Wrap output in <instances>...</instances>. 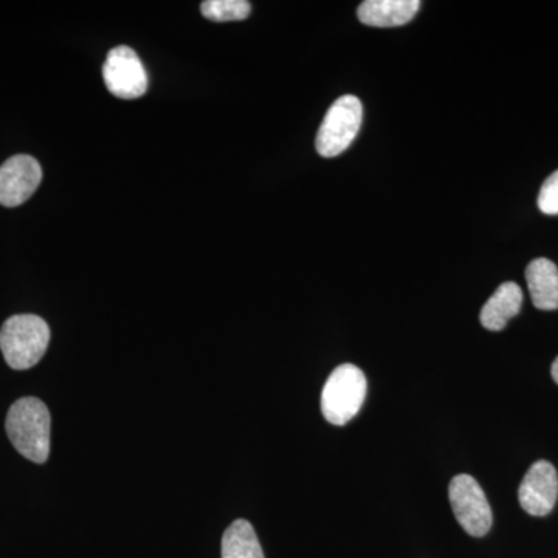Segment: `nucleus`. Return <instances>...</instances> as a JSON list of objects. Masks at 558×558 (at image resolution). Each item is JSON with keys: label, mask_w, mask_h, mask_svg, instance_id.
<instances>
[{"label": "nucleus", "mask_w": 558, "mask_h": 558, "mask_svg": "<svg viewBox=\"0 0 558 558\" xmlns=\"http://www.w3.org/2000/svg\"><path fill=\"white\" fill-rule=\"evenodd\" d=\"M50 424L46 403L24 398L14 402L7 414V435L22 457L44 464L50 454Z\"/></svg>", "instance_id": "1"}, {"label": "nucleus", "mask_w": 558, "mask_h": 558, "mask_svg": "<svg viewBox=\"0 0 558 558\" xmlns=\"http://www.w3.org/2000/svg\"><path fill=\"white\" fill-rule=\"evenodd\" d=\"M50 343V328L38 315H14L0 329V349L10 368L38 365Z\"/></svg>", "instance_id": "2"}, {"label": "nucleus", "mask_w": 558, "mask_h": 558, "mask_svg": "<svg viewBox=\"0 0 558 558\" xmlns=\"http://www.w3.org/2000/svg\"><path fill=\"white\" fill-rule=\"evenodd\" d=\"M366 381L363 371L344 363L332 371L322 391V413L329 424L347 425L362 409L366 398Z\"/></svg>", "instance_id": "3"}, {"label": "nucleus", "mask_w": 558, "mask_h": 558, "mask_svg": "<svg viewBox=\"0 0 558 558\" xmlns=\"http://www.w3.org/2000/svg\"><path fill=\"white\" fill-rule=\"evenodd\" d=\"M363 106L354 95H344L330 106L319 126L317 150L323 157H337L357 137L362 126Z\"/></svg>", "instance_id": "4"}, {"label": "nucleus", "mask_w": 558, "mask_h": 558, "mask_svg": "<svg viewBox=\"0 0 558 558\" xmlns=\"http://www.w3.org/2000/svg\"><path fill=\"white\" fill-rule=\"evenodd\" d=\"M450 502L454 517L472 537H484L492 527V509L486 494L470 475H458L450 483Z\"/></svg>", "instance_id": "5"}, {"label": "nucleus", "mask_w": 558, "mask_h": 558, "mask_svg": "<svg viewBox=\"0 0 558 558\" xmlns=\"http://www.w3.org/2000/svg\"><path fill=\"white\" fill-rule=\"evenodd\" d=\"M102 78L110 94L121 100H135L148 90V73L131 47L120 46L109 51Z\"/></svg>", "instance_id": "6"}, {"label": "nucleus", "mask_w": 558, "mask_h": 558, "mask_svg": "<svg viewBox=\"0 0 558 558\" xmlns=\"http://www.w3.org/2000/svg\"><path fill=\"white\" fill-rule=\"evenodd\" d=\"M43 180V168L32 156L11 157L0 167V205L20 207L31 199Z\"/></svg>", "instance_id": "7"}, {"label": "nucleus", "mask_w": 558, "mask_h": 558, "mask_svg": "<svg viewBox=\"0 0 558 558\" xmlns=\"http://www.w3.org/2000/svg\"><path fill=\"white\" fill-rule=\"evenodd\" d=\"M558 498L557 470L548 461H537L527 470L519 490L521 508L529 515L545 517Z\"/></svg>", "instance_id": "8"}, {"label": "nucleus", "mask_w": 558, "mask_h": 558, "mask_svg": "<svg viewBox=\"0 0 558 558\" xmlns=\"http://www.w3.org/2000/svg\"><path fill=\"white\" fill-rule=\"evenodd\" d=\"M418 0H366L360 3L357 14L362 24L369 27H400L416 16Z\"/></svg>", "instance_id": "9"}, {"label": "nucleus", "mask_w": 558, "mask_h": 558, "mask_svg": "<svg viewBox=\"0 0 558 558\" xmlns=\"http://www.w3.org/2000/svg\"><path fill=\"white\" fill-rule=\"evenodd\" d=\"M523 306V292L517 282H502L481 310V325L488 330L506 328L509 319L519 315Z\"/></svg>", "instance_id": "10"}, {"label": "nucleus", "mask_w": 558, "mask_h": 558, "mask_svg": "<svg viewBox=\"0 0 558 558\" xmlns=\"http://www.w3.org/2000/svg\"><path fill=\"white\" fill-rule=\"evenodd\" d=\"M526 281L532 303L537 310H558V269L553 260H532L526 269Z\"/></svg>", "instance_id": "11"}, {"label": "nucleus", "mask_w": 558, "mask_h": 558, "mask_svg": "<svg viewBox=\"0 0 558 558\" xmlns=\"http://www.w3.org/2000/svg\"><path fill=\"white\" fill-rule=\"evenodd\" d=\"M222 558H264L255 529L247 520L230 524L222 537Z\"/></svg>", "instance_id": "12"}, {"label": "nucleus", "mask_w": 558, "mask_h": 558, "mask_svg": "<svg viewBox=\"0 0 558 558\" xmlns=\"http://www.w3.org/2000/svg\"><path fill=\"white\" fill-rule=\"evenodd\" d=\"M201 11L209 21H244L247 20L252 5L245 0H207L202 2Z\"/></svg>", "instance_id": "13"}, {"label": "nucleus", "mask_w": 558, "mask_h": 558, "mask_svg": "<svg viewBox=\"0 0 558 558\" xmlns=\"http://www.w3.org/2000/svg\"><path fill=\"white\" fill-rule=\"evenodd\" d=\"M538 208L545 215H558V170L543 183L538 194Z\"/></svg>", "instance_id": "14"}, {"label": "nucleus", "mask_w": 558, "mask_h": 558, "mask_svg": "<svg viewBox=\"0 0 558 558\" xmlns=\"http://www.w3.org/2000/svg\"><path fill=\"white\" fill-rule=\"evenodd\" d=\"M550 374H553V379L558 385V357L554 360L553 368H550Z\"/></svg>", "instance_id": "15"}]
</instances>
